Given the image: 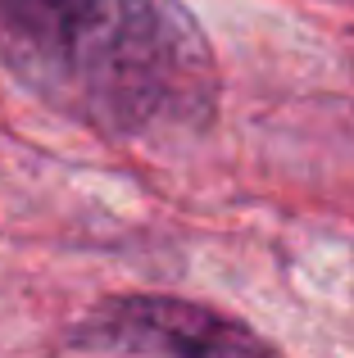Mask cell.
Returning <instances> with one entry per match:
<instances>
[{
  "label": "cell",
  "mask_w": 354,
  "mask_h": 358,
  "mask_svg": "<svg viewBox=\"0 0 354 358\" xmlns=\"http://www.w3.org/2000/svg\"><path fill=\"white\" fill-rule=\"evenodd\" d=\"M0 59L64 114L141 145L195 136L218 105L182 0H0Z\"/></svg>",
  "instance_id": "1"
},
{
  "label": "cell",
  "mask_w": 354,
  "mask_h": 358,
  "mask_svg": "<svg viewBox=\"0 0 354 358\" xmlns=\"http://www.w3.org/2000/svg\"><path fill=\"white\" fill-rule=\"evenodd\" d=\"M87 336L164 358H277L250 327L232 322L204 304H186V299L169 295L114 299L96 313Z\"/></svg>",
  "instance_id": "2"
}]
</instances>
